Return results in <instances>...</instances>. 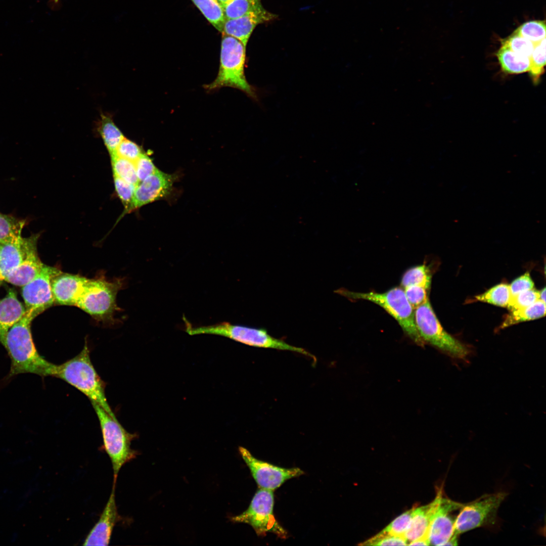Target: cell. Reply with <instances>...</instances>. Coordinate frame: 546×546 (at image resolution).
Wrapping results in <instances>:
<instances>
[{"label":"cell","instance_id":"cell-32","mask_svg":"<svg viewBox=\"0 0 546 546\" xmlns=\"http://www.w3.org/2000/svg\"><path fill=\"white\" fill-rule=\"evenodd\" d=\"M545 38L535 43L530 56V65L528 72L534 82H537L544 72L545 65Z\"/></svg>","mask_w":546,"mask_h":546},{"label":"cell","instance_id":"cell-9","mask_svg":"<svg viewBox=\"0 0 546 546\" xmlns=\"http://www.w3.org/2000/svg\"><path fill=\"white\" fill-rule=\"evenodd\" d=\"M274 503V491L259 488L248 509L241 514L232 517L231 520L250 525L258 536H265L267 533L270 532L281 538H285L288 533L275 517Z\"/></svg>","mask_w":546,"mask_h":546},{"label":"cell","instance_id":"cell-25","mask_svg":"<svg viewBox=\"0 0 546 546\" xmlns=\"http://www.w3.org/2000/svg\"><path fill=\"white\" fill-rule=\"evenodd\" d=\"M203 16L218 31L221 32L225 19L223 10L216 0H191Z\"/></svg>","mask_w":546,"mask_h":546},{"label":"cell","instance_id":"cell-28","mask_svg":"<svg viewBox=\"0 0 546 546\" xmlns=\"http://www.w3.org/2000/svg\"><path fill=\"white\" fill-rule=\"evenodd\" d=\"M225 20L244 16L251 12L262 10L261 0H233L222 7Z\"/></svg>","mask_w":546,"mask_h":546},{"label":"cell","instance_id":"cell-43","mask_svg":"<svg viewBox=\"0 0 546 546\" xmlns=\"http://www.w3.org/2000/svg\"><path fill=\"white\" fill-rule=\"evenodd\" d=\"M539 300L545 303V288L539 291Z\"/></svg>","mask_w":546,"mask_h":546},{"label":"cell","instance_id":"cell-16","mask_svg":"<svg viewBox=\"0 0 546 546\" xmlns=\"http://www.w3.org/2000/svg\"><path fill=\"white\" fill-rule=\"evenodd\" d=\"M39 234L28 237L22 236L14 240L2 244L0 256V285L6 277L15 269L26 258L31 249L37 246Z\"/></svg>","mask_w":546,"mask_h":546},{"label":"cell","instance_id":"cell-8","mask_svg":"<svg viewBox=\"0 0 546 546\" xmlns=\"http://www.w3.org/2000/svg\"><path fill=\"white\" fill-rule=\"evenodd\" d=\"M120 280L109 281L100 278L88 279L76 306L100 321L112 320L117 309L116 297L121 289Z\"/></svg>","mask_w":546,"mask_h":546},{"label":"cell","instance_id":"cell-10","mask_svg":"<svg viewBox=\"0 0 546 546\" xmlns=\"http://www.w3.org/2000/svg\"><path fill=\"white\" fill-rule=\"evenodd\" d=\"M507 495L505 492L485 494L463 504L456 517L454 533L459 535L472 529L493 524L498 509Z\"/></svg>","mask_w":546,"mask_h":546},{"label":"cell","instance_id":"cell-18","mask_svg":"<svg viewBox=\"0 0 546 546\" xmlns=\"http://www.w3.org/2000/svg\"><path fill=\"white\" fill-rule=\"evenodd\" d=\"M277 16L264 9L239 18L225 20L221 33L238 39L246 48L249 39L256 26L274 20Z\"/></svg>","mask_w":546,"mask_h":546},{"label":"cell","instance_id":"cell-39","mask_svg":"<svg viewBox=\"0 0 546 546\" xmlns=\"http://www.w3.org/2000/svg\"><path fill=\"white\" fill-rule=\"evenodd\" d=\"M405 295L413 307H417L429 300V290L418 286H409L403 288Z\"/></svg>","mask_w":546,"mask_h":546},{"label":"cell","instance_id":"cell-20","mask_svg":"<svg viewBox=\"0 0 546 546\" xmlns=\"http://www.w3.org/2000/svg\"><path fill=\"white\" fill-rule=\"evenodd\" d=\"M44 264L38 256L37 246H35L31 249L23 261L6 277L4 281L22 287L39 273Z\"/></svg>","mask_w":546,"mask_h":546},{"label":"cell","instance_id":"cell-23","mask_svg":"<svg viewBox=\"0 0 546 546\" xmlns=\"http://www.w3.org/2000/svg\"><path fill=\"white\" fill-rule=\"evenodd\" d=\"M98 129L110 156L114 155L119 145L124 139L123 134L112 119L104 115H102Z\"/></svg>","mask_w":546,"mask_h":546},{"label":"cell","instance_id":"cell-44","mask_svg":"<svg viewBox=\"0 0 546 546\" xmlns=\"http://www.w3.org/2000/svg\"><path fill=\"white\" fill-rule=\"evenodd\" d=\"M220 6L223 7L233 0H216Z\"/></svg>","mask_w":546,"mask_h":546},{"label":"cell","instance_id":"cell-24","mask_svg":"<svg viewBox=\"0 0 546 546\" xmlns=\"http://www.w3.org/2000/svg\"><path fill=\"white\" fill-rule=\"evenodd\" d=\"M545 314V303L538 300L526 307L511 311L500 328L503 329L520 322L537 319Z\"/></svg>","mask_w":546,"mask_h":546},{"label":"cell","instance_id":"cell-46","mask_svg":"<svg viewBox=\"0 0 546 546\" xmlns=\"http://www.w3.org/2000/svg\"><path fill=\"white\" fill-rule=\"evenodd\" d=\"M1 248H2V244H0V256H1Z\"/></svg>","mask_w":546,"mask_h":546},{"label":"cell","instance_id":"cell-40","mask_svg":"<svg viewBox=\"0 0 546 546\" xmlns=\"http://www.w3.org/2000/svg\"><path fill=\"white\" fill-rule=\"evenodd\" d=\"M136 175L139 182L153 173L157 169L151 158L146 154L143 153L135 161Z\"/></svg>","mask_w":546,"mask_h":546},{"label":"cell","instance_id":"cell-5","mask_svg":"<svg viewBox=\"0 0 546 546\" xmlns=\"http://www.w3.org/2000/svg\"><path fill=\"white\" fill-rule=\"evenodd\" d=\"M185 321L186 331L191 335L201 334L221 335L250 346L297 352L313 359L314 362L316 361L315 356L304 349L275 338L262 328L232 325L228 322L194 327L187 320H185Z\"/></svg>","mask_w":546,"mask_h":546},{"label":"cell","instance_id":"cell-22","mask_svg":"<svg viewBox=\"0 0 546 546\" xmlns=\"http://www.w3.org/2000/svg\"><path fill=\"white\" fill-rule=\"evenodd\" d=\"M498 63L503 71L511 74L528 72L530 61L528 57L522 55L501 46L496 53Z\"/></svg>","mask_w":546,"mask_h":546},{"label":"cell","instance_id":"cell-31","mask_svg":"<svg viewBox=\"0 0 546 546\" xmlns=\"http://www.w3.org/2000/svg\"><path fill=\"white\" fill-rule=\"evenodd\" d=\"M544 20H530L521 24L514 32L534 44L545 38Z\"/></svg>","mask_w":546,"mask_h":546},{"label":"cell","instance_id":"cell-4","mask_svg":"<svg viewBox=\"0 0 546 546\" xmlns=\"http://www.w3.org/2000/svg\"><path fill=\"white\" fill-rule=\"evenodd\" d=\"M246 48L238 39L222 34L217 75L211 83L205 85L204 88L212 90L224 86L232 87L256 98L255 90L245 74Z\"/></svg>","mask_w":546,"mask_h":546},{"label":"cell","instance_id":"cell-6","mask_svg":"<svg viewBox=\"0 0 546 546\" xmlns=\"http://www.w3.org/2000/svg\"><path fill=\"white\" fill-rule=\"evenodd\" d=\"M92 404L100 424L104 449L112 464L113 483H116L120 469L138 454L131 447V442L136 435L128 432L117 419L112 417L100 405L95 402Z\"/></svg>","mask_w":546,"mask_h":546},{"label":"cell","instance_id":"cell-34","mask_svg":"<svg viewBox=\"0 0 546 546\" xmlns=\"http://www.w3.org/2000/svg\"><path fill=\"white\" fill-rule=\"evenodd\" d=\"M116 192L125 208V212L132 211V204L135 186L114 175Z\"/></svg>","mask_w":546,"mask_h":546},{"label":"cell","instance_id":"cell-38","mask_svg":"<svg viewBox=\"0 0 546 546\" xmlns=\"http://www.w3.org/2000/svg\"><path fill=\"white\" fill-rule=\"evenodd\" d=\"M142 154V149L139 146L134 142L124 138L117 147L114 155L135 162Z\"/></svg>","mask_w":546,"mask_h":546},{"label":"cell","instance_id":"cell-35","mask_svg":"<svg viewBox=\"0 0 546 546\" xmlns=\"http://www.w3.org/2000/svg\"><path fill=\"white\" fill-rule=\"evenodd\" d=\"M415 507L396 518L382 530L392 535L404 537L409 527Z\"/></svg>","mask_w":546,"mask_h":546},{"label":"cell","instance_id":"cell-37","mask_svg":"<svg viewBox=\"0 0 546 546\" xmlns=\"http://www.w3.org/2000/svg\"><path fill=\"white\" fill-rule=\"evenodd\" d=\"M360 545H407L405 538L401 536L392 535L381 530L375 535L360 543Z\"/></svg>","mask_w":546,"mask_h":546},{"label":"cell","instance_id":"cell-45","mask_svg":"<svg viewBox=\"0 0 546 546\" xmlns=\"http://www.w3.org/2000/svg\"><path fill=\"white\" fill-rule=\"evenodd\" d=\"M52 1L53 2V3H54V4H58V3L59 2V0H52Z\"/></svg>","mask_w":546,"mask_h":546},{"label":"cell","instance_id":"cell-21","mask_svg":"<svg viewBox=\"0 0 546 546\" xmlns=\"http://www.w3.org/2000/svg\"><path fill=\"white\" fill-rule=\"evenodd\" d=\"M436 504L437 498L435 496L433 500L428 505L421 507L415 506L409 527L404 534L407 544L419 538L425 537L428 539V531L430 518Z\"/></svg>","mask_w":546,"mask_h":546},{"label":"cell","instance_id":"cell-29","mask_svg":"<svg viewBox=\"0 0 546 546\" xmlns=\"http://www.w3.org/2000/svg\"><path fill=\"white\" fill-rule=\"evenodd\" d=\"M511 298L509 285H497L484 293L475 296L476 300L502 307H507Z\"/></svg>","mask_w":546,"mask_h":546},{"label":"cell","instance_id":"cell-30","mask_svg":"<svg viewBox=\"0 0 546 546\" xmlns=\"http://www.w3.org/2000/svg\"><path fill=\"white\" fill-rule=\"evenodd\" d=\"M111 158L114 175L136 186L139 181L134 162L117 155Z\"/></svg>","mask_w":546,"mask_h":546},{"label":"cell","instance_id":"cell-27","mask_svg":"<svg viewBox=\"0 0 546 546\" xmlns=\"http://www.w3.org/2000/svg\"><path fill=\"white\" fill-rule=\"evenodd\" d=\"M25 223L24 219L0 213V244L9 243L21 236Z\"/></svg>","mask_w":546,"mask_h":546},{"label":"cell","instance_id":"cell-15","mask_svg":"<svg viewBox=\"0 0 546 546\" xmlns=\"http://www.w3.org/2000/svg\"><path fill=\"white\" fill-rule=\"evenodd\" d=\"M116 484L112 488L107 503L94 527L86 535L83 545H108L113 529L120 519L115 500Z\"/></svg>","mask_w":546,"mask_h":546},{"label":"cell","instance_id":"cell-11","mask_svg":"<svg viewBox=\"0 0 546 546\" xmlns=\"http://www.w3.org/2000/svg\"><path fill=\"white\" fill-rule=\"evenodd\" d=\"M443 493V486L437 488V504L430 518L428 531L430 545H445L454 533L456 517L452 513L463 505L448 498Z\"/></svg>","mask_w":546,"mask_h":546},{"label":"cell","instance_id":"cell-33","mask_svg":"<svg viewBox=\"0 0 546 546\" xmlns=\"http://www.w3.org/2000/svg\"><path fill=\"white\" fill-rule=\"evenodd\" d=\"M535 44L514 31L501 40V46L528 57L531 56Z\"/></svg>","mask_w":546,"mask_h":546},{"label":"cell","instance_id":"cell-36","mask_svg":"<svg viewBox=\"0 0 546 546\" xmlns=\"http://www.w3.org/2000/svg\"><path fill=\"white\" fill-rule=\"evenodd\" d=\"M539 300V291L534 288L525 291L510 298L507 308L511 311L526 307Z\"/></svg>","mask_w":546,"mask_h":546},{"label":"cell","instance_id":"cell-19","mask_svg":"<svg viewBox=\"0 0 546 546\" xmlns=\"http://www.w3.org/2000/svg\"><path fill=\"white\" fill-rule=\"evenodd\" d=\"M25 306L19 300L15 292L10 289L0 300V343L3 345L9 330L24 316Z\"/></svg>","mask_w":546,"mask_h":546},{"label":"cell","instance_id":"cell-1","mask_svg":"<svg viewBox=\"0 0 546 546\" xmlns=\"http://www.w3.org/2000/svg\"><path fill=\"white\" fill-rule=\"evenodd\" d=\"M36 316L26 311L23 317L8 331L3 346L11 359L8 378L30 373L41 377L51 376L54 364L38 352L32 338L31 325Z\"/></svg>","mask_w":546,"mask_h":546},{"label":"cell","instance_id":"cell-12","mask_svg":"<svg viewBox=\"0 0 546 546\" xmlns=\"http://www.w3.org/2000/svg\"><path fill=\"white\" fill-rule=\"evenodd\" d=\"M239 451L260 488L274 491L287 480L304 474L299 468H285L258 460L243 447Z\"/></svg>","mask_w":546,"mask_h":546},{"label":"cell","instance_id":"cell-7","mask_svg":"<svg viewBox=\"0 0 546 546\" xmlns=\"http://www.w3.org/2000/svg\"><path fill=\"white\" fill-rule=\"evenodd\" d=\"M415 321L425 344L428 343L457 358L465 359L469 354L470 350L465 344L444 329L429 300L415 309Z\"/></svg>","mask_w":546,"mask_h":546},{"label":"cell","instance_id":"cell-2","mask_svg":"<svg viewBox=\"0 0 546 546\" xmlns=\"http://www.w3.org/2000/svg\"><path fill=\"white\" fill-rule=\"evenodd\" d=\"M51 376L73 386L86 395L91 402L97 403L117 419L106 397L105 384L92 363L86 341L78 355L61 365H54Z\"/></svg>","mask_w":546,"mask_h":546},{"label":"cell","instance_id":"cell-42","mask_svg":"<svg viewBox=\"0 0 546 546\" xmlns=\"http://www.w3.org/2000/svg\"><path fill=\"white\" fill-rule=\"evenodd\" d=\"M458 535L454 533L452 536L445 543V545H457L458 544Z\"/></svg>","mask_w":546,"mask_h":546},{"label":"cell","instance_id":"cell-17","mask_svg":"<svg viewBox=\"0 0 546 546\" xmlns=\"http://www.w3.org/2000/svg\"><path fill=\"white\" fill-rule=\"evenodd\" d=\"M88 280L78 275L62 271L55 276L51 282L55 304L76 306Z\"/></svg>","mask_w":546,"mask_h":546},{"label":"cell","instance_id":"cell-13","mask_svg":"<svg viewBox=\"0 0 546 546\" xmlns=\"http://www.w3.org/2000/svg\"><path fill=\"white\" fill-rule=\"evenodd\" d=\"M61 271L44 264L39 273L22 287V296L26 310L36 317L55 304L52 291V279Z\"/></svg>","mask_w":546,"mask_h":546},{"label":"cell","instance_id":"cell-3","mask_svg":"<svg viewBox=\"0 0 546 546\" xmlns=\"http://www.w3.org/2000/svg\"><path fill=\"white\" fill-rule=\"evenodd\" d=\"M335 292L349 299L365 300L377 304L397 322L404 333L414 343L420 346L425 344L416 326L415 309L401 287H395L381 293L354 292L344 288L338 289Z\"/></svg>","mask_w":546,"mask_h":546},{"label":"cell","instance_id":"cell-14","mask_svg":"<svg viewBox=\"0 0 546 546\" xmlns=\"http://www.w3.org/2000/svg\"><path fill=\"white\" fill-rule=\"evenodd\" d=\"M173 181V175L157 169L135 186L132 210L167 196L171 191Z\"/></svg>","mask_w":546,"mask_h":546},{"label":"cell","instance_id":"cell-26","mask_svg":"<svg viewBox=\"0 0 546 546\" xmlns=\"http://www.w3.org/2000/svg\"><path fill=\"white\" fill-rule=\"evenodd\" d=\"M432 275L429 268L425 264L410 267L403 274L401 286L402 288L409 286H418L429 290Z\"/></svg>","mask_w":546,"mask_h":546},{"label":"cell","instance_id":"cell-41","mask_svg":"<svg viewBox=\"0 0 546 546\" xmlns=\"http://www.w3.org/2000/svg\"><path fill=\"white\" fill-rule=\"evenodd\" d=\"M534 284L529 272H526L522 276L513 281L509 285L511 298L517 294L534 288Z\"/></svg>","mask_w":546,"mask_h":546}]
</instances>
